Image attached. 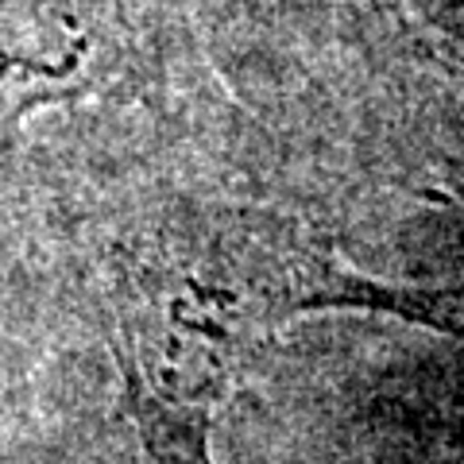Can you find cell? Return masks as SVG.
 Here are the masks:
<instances>
[{"label": "cell", "mask_w": 464, "mask_h": 464, "mask_svg": "<svg viewBox=\"0 0 464 464\" xmlns=\"http://www.w3.org/2000/svg\"><path fill=\"white\" fill-rule=\"evenodd\" d=\"M128 47L124 0H0V140L35 109L105 90Z\"/></svg>", "instance_id": "obj_2"}, {"label": "cell", "mask_w": 464, "mask_h": 464, "mask_svg": "<svg viewBox=\"0 0 464 464\" xmlns=\"http://www.w3.org/2000/svg\"><path fill=\"white\" fill-rule=\"evenodd\" d=\"M337 264L237 232L163 228L109 264V344L148 464H213L209 433L267 329L325 310Z\"/></svg>", "instance_id": "obj_1"}]
</instances>
